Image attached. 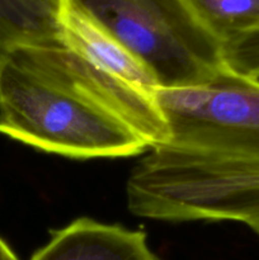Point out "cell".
I'll return each mask as SVG.
<instances>
[{
    "label": "cell",
    "instance_id": "cell-5",
    "mask_svg": "<svg viewBox=\"0 0 259 260\" xmlns=\"http://www.w3.org/2000/svg\"><path fill=\"white\" fill-rule=\"evenodd\" d=\"M60 41L109 78L156 98L159 83L154 74L116 38L112 37L75 0H60Z\"/></svg>",
    "mask_w": 259,
    "mask_h": 260
},
{
    "label": "cell",
    "instance_id": "cell-2",
    "mask_svg": "<svg viewBox=\"0 0 259 260\" xmlns=\"http://www.w3.org/2000/svg\"><path fill=\"white\" fill-rule=\"evenodd\" d=\"M126 192L140 217L249 226L259 218V161L155 147L132 169Z\"/></svg>",
    "mask_w": 259,
    "mask_h": 260
},
{
    "label": "cell",
    "instance_id": "cell-3",
    "mask_svg": "<svg viewBox=\"0 0 259 260\" xmlns=\"http://www.w3.org/2000/svg\"><path fill=\"white\" fill-rule=\"evenodd\" d=\"M156 78L160 88L200 84L223 66L221 45L182 0H75Z\"/></svg>",
    "mask_w": 259,
    "mask_h": 260
},
{
    "label": "cell",
    "instance_id": "cell-6",
    "mask_svg": "<svg viewBox=\"0 0 259 260\" xmlns=\"http://www.w3.org/2000/svg\"><path fill=\"white\" fill-rule=\"evenodd\" d=\"M30 260H160L146 234L83 217L53 231Z\"/></svg>",
    "mask_w": 259,
    "mask_h": 260
},
{
    "label": "cell",
    "instance_id": "cell-8",
    "mask_svg": "<svg viewBox=\"0 0 259 260\" xmlns=\"http://www.w3.org/2000/svg\"><path fill=\"white\" fill-rule=\"evenodd\" d=\"M203 29L223 43L259 25V0H182Z\"/></svg>",
    "mask_w": 259,
    "mask_h": 260
},
{
    "label": "cell",
    "instance_id": "cell-9",
    "mask_svg": "<svg viewBox=\"0 0 259 260\" xmlns=\"http://www.w3.org/2000/svg\"><path fill=\"white\" fill-rule=\"evenodd\" d=\"M221 55L228 69L259 79V25L223 43Z\"/></svg>",
    "mask_w": 259,
    "mask_h": 260
},
{
    "label": "cell",
    "instance_id": "cell-11",
    "mask_svg": "<svg viewBox=\"0 0 259 260\" xmlns=\"http://www.w3.org/2000/svg\"><path fill=\"white\" fill-rule=\"evenodd\" d=\"M248 228H250V229H251V230H253V231H254V233H255V234H256V235H258V236H259V218H258V220L253 221V222H251V223H250V225H249V226H248Z\"/></svg>",
    "mask_w": 259,
    "mask_h": 260
},
{
    "label": "cell",
    "instance_id": "cell-1",
    "mask_svg": "<svg viewBox=\"0 0 259 260\" xmlns=\"http://www.w3.org/2000/svg\"><path fill=\"white\" fill-rule=\"evenodd\" d=\"M0 135L74 159L134 156L169 142L156 98L61 41L23 46L0 63Z\"/></svg>",
    "mask_w": 259,
    "mask_h": 260
},
{
    "label": "cell",
    "instance_id": "cell-4",
    "mask_svg": "<svg viewBox=\"0 0 259 260\" xmlns=\"http://www.w3.org/2000/svg\"><path fill=\"white\" fill-rule=\"evenodd\" d=\"M156 102L169 131L167 147L259 161V79L223 65L196 85L160 88Z\"/></svg>",
    "mask_w": 259,
    "mask_h": 260
},
{
    "label": "cell",
    "instance_id": "cell-7",
    "mask_svg": "<svg viewBox=\"0 0 259 260\" xmlns=\"http://www.w3.org/2000/svg\"><path fill=\"white\" fill-rule=\"evenodd\" d=\"M60 0H0V63L17 48L60 41Z\"/></svg>",
    "mask_w": 259,
    "mask_h": 260
},
{
    "label": "cell",
    "instance_id": "cell-10",
    "mask_svg": "<svg viewBox=\"0 0 259 260\" xmlns=\"http://www.w3.org/2000/svg\"><path fill=\"white\" fill-rule=\"evenodd\" d=\"M0 260H19L2 236H0Z\"/></svg>",
    "mask_w": 259,
    "mask_h": 260
}]
</instances>
